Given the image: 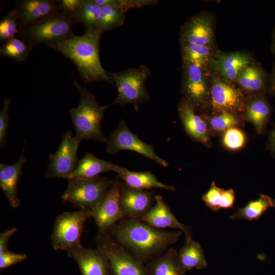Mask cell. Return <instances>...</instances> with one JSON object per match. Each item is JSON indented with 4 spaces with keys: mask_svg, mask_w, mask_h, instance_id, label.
Here are the masks:
<instances>
[{
    "mask_svg": "<svg viewBox=\"0 0 275 275\" xmlns=\"http://www.w3.org/2000/svg\"><path fill=\"white\" fill-rule=\"evenodd\" d=\"M16 12L19 29L40 21L60 11L58 1H16Z\"/></svg>",
    "mask_w": 275,
    "mask_h": 275,
    "instance_id": "ffe728a7",
    "label": "cell"
},
{
    "mask_svg": "<svg viewBox=\"0 0 275 275\" xmlns=\"http://www.w3.org/2000/svg\"><path fill=\"white\" fill-rule=\"evenodd\" d=\"M272 113V107L265 94L246 96L244 112V120L252 123L261 134L266 129Z\"/></svg>",
    "mask_w": 275,
    "mask_h": 275,
    "instance_id": "603a6c76",
    "label": "cell"
},
{
    "mask_svg": "<svg viewBox=\"0 0 275 275\" xmlns=\"http://www.w3.org/2000/svg\"><path fill=\"white\" fill-rule=\"evenodd\" d=\"M108 73L118 92L117 96L111 106L131 104L137 110L140 104L149 99L146 82L151 71L146 66L142 65L138 68Z\"/></svg>",
    "mask_w": 275,
    "mask_h": 275,
    "instance_id": "5b68a950",
    "label": "cell"
},
{
    "mask_svg": "<svg viewBox=\"0 0 275 275\" xmlns=\"http://www.w3.org/2000/svg\"><path fill=\"white\" fill-rule=\"evenodd\" d=\"M154 192L131 187L121 181L120 206L124 219H140L152 207Z\"/></svg>",
    "mask_w": 275,
    "mask_h": 275,
    "instance_id": "9a60e30c",
    "label": "cell"
},
{
    "mask_svg": "<svg viewBox=\"0 0 275 275\" xmlns=\"http://www.w3.org/2000/svg\"><path fill=\"white\" fill-rule=\"evenodd\" d=\"M91 217L89 209L66 211L58 215L51 234L54 251L64 250L81 245V237L86 221Z\"/></svg>",
    "mask_w": 275,
    "mask_h": 275,
    "instance_id": "52a82bcc",
    "label": "cell"
},
{
    "mask_svg": "<svg viewBox=\"0 0 275 275\" xmlns=\"http://www.w3.org/2000/svg\"><path fill=\"white\" fill-rule=\"evenodd\" d=\"M179 41L180 44L216 46L213 14L203 11L188 18L181 26Z\"/></svg>",
    "mask_w": 275,
    "mask_h": 275,
    "instance_id": "4fadbf2b",
    "label": "cell"
},
{
    "mask_svg": "<svg viewBox=\"0 0 275 275\" xmlns=\"http://www.w3.org/2000/svg\"><path fill=\"white\" fill-rule=\"evenodd\" d=\"M182 65L194 64L209 72L211 61L218 51L216 46L180 44Z\"/></svg>",
    "mask_w": 275,
    "mask_h": 275,
    "instance_id": "484cf974",
    "label": "cell"
},
{
    "mask_svg": "<svg viewBox=\"0 0 275 275\" xmlns=\"http://www.w3.org/2000/svg\"><path fill=\"white\" fill-rule=\"evenodd\" d=\"M79 143L71 131L64 133L59 148L50 157L45 173L46 178H69L78 161L77 153Z\"/></svg>",
    "mask_w": 275,
    "mask_h": 275,
    "instance_id": "7c38bea8",
    "label": "cell"
},
{
    "mask_svg": "<svg viewBox=\"0 0 275 275\" xmlns=\"http://www.w3.org/2000/svg\"><path fill=\"white\" fill-rule=\"evenodd\" d=\"M254 63L252 56L246 52L217 51L211 61L209 71L224 79L234 83L241 70Z\"/></svg>",
    "mask_w": 275,
    "mask_h": 275,
    "instance_id": "2e32d148",
    "label": "cell"
},
{
    "mask_svg": "<svg viewBox=\"0 0 275 275\" xmlns=\"http://www.w3.org/2000/svg\"><path fill=\"white\" fill-rule=\"evenodd\" d=\"M154 201L155 204L140 220L157 229H178L184 233L185 240L191 237V227L177 219L161 196H154Z\"/></svg>",
    "mask_w": 275,
    "mask_h": 275,
    "instance_id": "d6986e66",
    "label": "cell"
},
{
    "mask_svg": "<svg viewBox=\"0 0 275 275\" xmlns=\"http://www.w3.org/2000/svg\"><path fill=\"white\" fill-rule=\"evenodd\" d=\"M274 207H275V200H274Z\"/></svg>",
    "mask_w": 275,
    "mask_h": 275,
    "instance_id": "f6af8a7d",
    "label": "cell"
},
{
    "mask_svg": "<svg viewBox=\"0 0 275 275\" xmlns=\"http://www.w3.org/2000/svg\"><path fill=\"white\" fill-rule=\"evenodd\" d=\"M101 7L96 4L94 0H84L79 10L76 19L82 23L85 28L99 30V23Z\"/></svg>",
    "mask_w": 275,
    "mask_h": 275,
    "instance_id": "836d02e7",
    "label": "cell"
},
{
    "mask_svg": "<svg viewBox=\"0 0 275 275\" xmlns=\"http://www.w3.org/2000/svg\"><path fill=\"white\" fill-rule=\"evenodd\" d=\"M73 84L80 95L78 106L70 110L76 132L75 138L80 142L88 139L106 142V138L102 134L100 126L104 112L111 105H100L93 93L85 87L80 85L75 79Z\"/></svg>",
    "mask_w": 275,
    "mask_h": 275,
    "instance_id": "3957f363",
    "label": "cell"
},
{
    "mask_svg": "<svg viewBox=\"0 0 275 275\" xmlns=\"http://www.w3.org/2000/svg\"><path fill=\"white\" fill-rule=\"evenodd\" d=\"M149 275H185L178 259V252L169 248L161 255L145 264Z\"/></svg>",
    "mask_w": 275,
    "mask_h": 275,
    "instance_id": "83f0119b",
    "label": "cell"
},
{
    "mask_svg": "<svg viewBox=\"0 0 275 275\" xmlns=\"http://www.w3.org/2000/svg\"><path fill=\"white\" fill-rule=\"evenodd\" d=\"M33 47L21 38L14 37L2 44L0 47V56L19 62H23L27 59Z\"/></svg>",
    "mask_w": 275,
    "mask_h": 275,
    "instance_id": "1f68e13d",
    "label": "cell"
},
{
    "mask_svg": "<svg viewBox=\"0 0 275 275\" xmlns=\"http://www.w3.org/2000/svg\"><path fill=\"white\" fill-rule=\"evenodd\" d=\"M246 95L235 85L211 73L207 110L211 114L229 112L242 115Z\"/></svg>",
    "mask_w": 275,
    "mask_h": 275,
    "instance_id": "9c48e42d",
    "label": "cell"
},
{
    "mask_svg": "<svg viewBox=\"0 0 275 275\" xmlns=\"http://www.w3.org/2000/svg\"><path fill=\"white\" fill-rule=\"evenodd\" d=\"M100 7L114 5L125 12L131 8H139L148 6L156 5L158 1L155 0H94Z\"/></svg>",
    "mask_w": 275,
    "mask_h": 275,
    "instance_id": "8d00e7d4",
    "label": "cell"
},
{
    "mask_svg": "<svg viewBox=\"0 0 275 275\" xmlns=\"http://www.w3.org/2000/svg\"><path fill=\"white\" fill-rule=\"evenodd\" d=\"M120 167L110 161L98 158L90 153H87L78 161L75 170L68 179H89L98 176L103 172L113 171L117 173Z\"/></svg>",
    "mask_w": 275,
    "mask_h": 275,
    "instance_id": "cb8c5ba5",
    "label": "cell"
},
{
    "mask_svg": "<svg viewBox=\"0 0 275 275\" xmlns=\"http://www.w3.org/2000/svg\"><path fill=\"white\" fill-rule=\"evenodd\" d=\"M115 179L99 175L89 179H68L67 188L62 198L79 209H91L105 195Z\"/></svg>",
    "mask_w": 275,
    "mask_h": 275,
    "instance_id": "8992f818",
    "label": "cell"
},
{
    "mask_svg": "<svg viewBox=\"0 0 275 275\" xmlns=\"http://www.w3.org/2000/svg\"><path fill=\"white\" fill-rule=\"evenodd\" d=\"M202 199L207 207L213 211H217L221 209L233 208L235 192L232 188H220L212 181L209 189L202 196Z\"/></svg>",
    "mask_w": 275,
    "mask_h": 275,
    "instance_id": "f546056e",
    "label": "cell"
},
{
    "mask_svg": "<svg viewBox=\"0 0 275 275\" xmlns=\"http://www.w3.org/2000/svg\"><path fill=\"white\" fill-rule=\"evenodd\" d=\"M126 12L114 5L101 7L99 30L103 33L122 26L125 20Z\"/></svg>",
    "mask_w": 275,
    "mask_h": 275,
    "instance_id": "d6a6232c",
    "label": "cell"
},
{
    "mask_svg": "<svg viewBox=\"0 0 275 275\" xmlns=\"http://www.w3.org/2000/svg\"><path fill=\"white\" fill-rule=\"evenodd\" d=\"M267 147L268 150L275 155V127L269 133Z\"/></svg>",
    "mask_w": 275,
    "mask_h": 275,
    "instance_id": "7bdbcfd3",
    "label": "cell"
},
{
    "mask_svg": "<svg viewBox=\"0 0 275 275\" xmlns=\"http://www.w3.org/2000/svg\"><path fill=\"white\" fill-rule=\"evenodd\" d=\"M267 93L270 95L275 96V63L268 75Z\"/></svg>",
    "mask_w": 275,
    "mask_h": 275,
    "instance_id": "b9f144b4",
    "label": "cell"
},
{
    "mask_svg": "<svg viewBox=\"0 0 275 275\" xmlns=\"http://www.w3.org/2000/svg\"><path fill=\"white\" fill-rule=\"evenodd\" d=\"M27 258L25 254L16 253L9 250L0 254V269H4L19 263Z\"/></svg>",
    "mask_w": 275,
    "mask_h": 275,
    "instance_id": "f35d334b",
    "label": "cell"
},
{
    "mask_svg": "<svg viewBox=\"0 0 275 275\" xmlns=\"http://www.w3.org/2000/svg\"><path fill=\"white\" fill-rule=\"evenodd\" d=\"M77 20L60 11L40 21L19 29L20 38L31 44L46 45L60 41L73 34Z\"/></svg>",
    "mask_w": 275,
    "mask_h": 275,
    "instance_id": "277c9868",
    "label": "cell"
},
{
    "mask_svg": "<svg viewBox=\"0 0 275 275\" xmlns=\"http://www.w3.org/2000/svg\"><path fill=\"white\" fill-rule=\"evenodd\" d=\"M270 207H274V200L267 195L260 194L256 200L250 201L245 206L238 208L230 216L232 219L258 220Z\"/></svg>",
    "mask_w": 275,
    "mask_h": 275,
    "instance_id": "4dcf8cb0",
    "label": "cell"
},
{
    "mask_svg": "<svg viewBox=\"0 0 275 275\" xmlns=\"http://www.w3.org/2000/svg\"><path fill=\"white\" fill-rule=\"evenodd\" d=\"M268 78L263 68L255 62L241 70L234 84L246 96L263 95L267 93Z\"/></svg>",
    "mask_w": 275,
    "mask_h": 275,
    "instance_id": "7402d4cb",
    "label": "cell"
},
{
    "mask_svg": "<svg viewBox=\"0 0 275 275\" xmlns=\"http://www.w3.org/2000/svg\"><path fill=\"white\" fill-rule=\"evenodd\" d=\"M178 252L180 265L186 273L193 269H201L208 266L204 250L200 244L191 237Z\"/></svg>",
    "mask_w": 275,
    "mask_h": 275,
    "instance_id": "4316f807",
    "label": "cell"
},
{
    "mask_svg": "<svg viewBox=\"0 0 275 275\" xmlns=\"http://www.w3.org/2000/svg\"><path fill=\"white\" fill-rule=\"evenodd\" d=\"M24 147L17 162L12 164H0V187L10 205L13 208L20 206L17 185L22 174L23 165L26 162L24 156Z\"/></svg>",
    "mask_w": 275,
    "mask_h": 275,
    "instance_id": "44dd1931",
    "label": "cell"
},
{
    "mask_svg": "<svg viewBox=\"0 0 275 275\" xmlns=\"http://www.w3.org/2000/svg\"><path fill=\"white\" fill-rule=\"evenodd\" d=\"M66 252L68 257L76 262L81 275H113L107 257L97 248L92 249L80 245Z\"/></svg>",
    "mask_w": 275,
    "mask_h": 275,
    "instance_id": "e0dca14e",
    "label": "cell"
},
{
    "mask_svg": "<svg viewBox=\"0 0 275 275\" xmlns=\"http://www.w3.org/2000/svg\"><path fill=\"white\" fill-rule=\"evenodd\" d=\"M11 101L8 98L3 101V105L0 112V147L3 148L6 144L7 138V130L10 122L8 111Z\"/></svg>",
    "mask_w": 275,
    "mask_h": 275,
    "instance_id": "74e56055",
    "label": "cell"
},
{
    "mask_svg": "<svg viewBox=\"0 0 275 275\" xmlns=\"http://www.w3.org/2000/svg\"><path fill=\"white\" fill-rule=\"evenodd\" d=\"M83 2L84 0H58L60 10L76 19Z\"/></svg>",
    "mask_w": 275,
    "mask_h": 275,
    "instance_id": "ab89813d",
    "label": "cell"
},
{
    "mask_svg": "<svg viewBox=\"0 0 275 275\" xmlns=\"http://www.w3.org/2000/svg\"><path fill=\"white\" fill-rule=\"evenodd\" d=\"M107 233L145 264L163 254L182 234L180 230L157 229L134 218L121 220Z\"/></svg>",
    "mask_w": 275,
    "mask_h": 275,
    "instance_id": "6da1fadb",
    "label": "cell"
},
{
    "mask_svg": "<svg viewBox=\"0 0 275 275\" xmlns=\"http://www.w3.org/2000/svg\"><path fill=\"white\" fill-rule=\"evenodd\" d=\"M178 112L187 135L194 141L210 146L211 134L203 115L198 114L194 106L183 97L178 103Z\"/></svg>",
    "mask_w": 275,
    "mask_h": 275,
    "instance_id": "ac0fdd59",
    "label": "cell"
},
{
    "mask_svg": "<svg viewBox=\"0 0 275 275\" xmlns=\"http://www.w3.org/2000/svg\"><path fill=\"white\" fill-rule=\"evenodd\" d=\"M271 51L272 53L275 56V26L273 28L272 34Z\"/></svg>",
    "mask_w": 275,
    "mask_h": 275,
    "instance_id": "ee69618b",
    "label": "cell"
},
{
    "mask_svg": "<svg viewBox=\"0 0 275 275\" xmlns=\"http://www.w3.org/2000/svg\"><path fill=\"white\" fill-rule=\"evenodd\" d=\"M19 31L18 17L15 9L7 13L0 21V42L2 44L15 37Z\"/></svg>",
    "mask_w": 275,
    "mask_h": 275,
    "instance_id": "e575fe53",
    "label": "cell"
},
{
    "mask_svg": "<svg viewBox=\"0 0 275 275\" xmlns=\"http://www.w3.org/2000/svg\"><path fill=\"white\" fill-rule=\"evenodd\" d=\"M181 90L184 97L202 113L207 111L210 94L211 72L194 64L182 65Z\"/></svg>",
    "mask_w": 275,
    "mask_h": 275,
    "instance_id": "30bf717a",
    "label": "cell"
},
{
    "mask_svg": "<svg viewBox=\"0 0 275 275\" xmlns=\"http://www.w3.org/2000/svg\"><path fill=\"white\" fill-rule=\"evenodd\" d=\"M120 182L119 177L116 178L101 200L90 209L99 233H107L124 219L119 201Z\"/></svg>",
    "mask_w": 275,
    "mask_h": 275,
    "instance_id": "5bb4252c",
    "label": "cell"
},
{
    "mask_svg": "<svg viewBox=\"0 0 275 275\" xmlns=\"http://www.w3.org/2000/svg\"><path fill=\"white\" fill-rule=\"evenodd\" d=\"M246 136L244 133L238 127L227 130L222 134V143L225 147L231 150H237L245 145Z\"/></svg>",
    "mask_w": 275,
    "mask_h": 275,
    "instance_id": "d590c367",
    "label": "cell"
},
{
    "mask_svg": "<svg viewBox=\"0 0 275 275\" xmlns=\"http://www.w3.org/2000/svg\"><path fill=\"white\" fill-rule=\"evenodd\" d=\"M202 115L206 120L211 136L222 134L230 128L242 126L244 120L241 115L229 112Z\"/></svg>",
    "mask_w": 275,
    "mask_h": 275,
    "instance_id": "f1b7e54d",
    "label": "cell"
},
{
    "mask_svg": "<svg viewBox=\"0 0 275 275\" xmlns=\"http://www.w3.org/2000/svg\"><path fill=\"white\" fill-rule=\"evenodd\" d=\"M102 34L99 30L85 28L82 35L73 34L47 46L72 61L85 84L103 81L114 85L100 61L99 46Z\"/></svg>",
    "mask_w": 275,
    "mask_h": 275,
    "instance_id": "7a4b0ae2",
    "label": "cell"
},
{
    "mask_svg": "<svg viewBox=\"0 0 275 275\" xmlns=\"http://www.w3.org/2000/svg\"><path fill=\"white\" fill-rule=\"evenodd\" d=\"M17 228L9 229L0 234V254L8 250V244L11 237L16 232Z\"/></svg>",
    "mask_w": 275,
    "mask_h": 275,
    "instance_id": "60d3db41",
    "label": "cell"
},
{
    "mask_svg": "<svg viewBox=\"0 0 275 275\" xmlns=\"http://www.w3.org/2000/svg\"><path fill=\"white\" fill-rule=\"evenodd\" d=\"M117 173L118 177L122 182L132 188L143 190L159 188L175 190L174 186L162 183L154 174L149 171L134 172L120 167Z\"/></svg>",
    "mask_w": 275,
    "mask_h": 275,
    "instance_id": "d4e9b609",
    "label": "cell"
},
{
    "mask_svg": "<svg viewBox=\"0 0 275 275\" xmlns=\"http://www.w3.org/2000/svg\"><path fill=\"white\" fill-rule=\"evenodd\" d=\"M106 152L108 154L115 155L123 150L132 151L162 167L169 165L166 160L157 155L152 145L145 143L130 130L124 120L119 122L117 128L106 138Z\"/></svg>",
    "mask_w": 275,
    "mask_h": 275,
    "instance_id": "8fae6325",
    "label": "cell"
},
{
    "mask_svg": "<svg viewBox=\"0 0 275 275\" xmlns=\"http://www.w3.org/2000/svg\"><path fill=\"white\" fill-rule=\"evenodd\" d=\"M95 241L96 248L107 257L113 275H149L145 264L107 233H98Z\"/></svg>",
    "mask_w": 275,
    "mask_h": 275,
    "instance_id": "ba28073f",
    "label": "cell"
}]
</instances>
